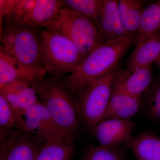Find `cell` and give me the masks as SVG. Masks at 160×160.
Listing matches in <instances>:
<instances>
[{
  "label": "cell",
  "mask_w": 160,
  "mask_h": 160,
  "mask_svg": "<svg viewBox=\"0 0 160 160\" xmlns=\"http://www.w3.org/2000/svg\"><path fill=\"white\" fill-rule=\"evenodd\" d=\"M134 44L133 38L124 37L101 44L87 56L73 72L62 78L75 95L117 68L121 59Z\"/></svg>",
  "instance_id": "obj_1"
},
{
  "label": "cell",
  "mask_w": 160,
  "mask_h": 160,
  "mask_svg": "<svg viewBox=\"0 0 160 160\" xmlns=\"http://www.w3.org/2000/svg\"><path fill=\"white\" fill-rule=\"evenodd\" d=\"M32 86L39 101L46 107L56 124L65 134L75 140L82 123L75 95L62 78L50 76Z\"/></svg>",
  "instance_id": "obj_2"
},
{
  "label": "cell",
  "mask_w": 160,
  "mask_h": 160,
  "mask_svg": "<svg viewBox=\"0 0 160 160\" xmlns=\"http://www.w3.org/2000/svg\"><path fill=\"white\" fill-rule=\"evenodd\" d=\"M0 50L24 66L44 68L41 29L16 24H3Z\"/></svg>",
  "instance_id": "obj_3"
},
{
  "label": "cell",
  "mask_w": 160,
  "mask_h": 160,
  "mask_svg": "<svg viewBox=\"0 0 160 160\" xmlns=\"http://www.w3.org/2000/svg\"><path fill=\"white\" fill-rule=\"evenodd\" d=\"M41 28L68 38L86 56L103 43L97 26L92 21L63 6Z\"/></svg>",
  "instance_id": "obj_4"
},
{
  "label": "cell",
  "mask_w": 160,
  "mask_h": 160,
  "mask_svg": "<svg viewBox=\"0 0 160 160\" xmlns=\"http://www.w3.org/2000/svg\"><path fill=\"white\" fill-rule=\"evenodd\" d=\"M41 36L43 66L51 77L63 78L72 73L87 57L63 36L41 28Z\"/></svg>",
  "instance_id": "obj_5"
},
{
  "label": "cell",
  "mask_w": 160,
  "mask_h": 160,
  "mask_svg": "<svg viewBox=\"0 0 160 160\" xmlns=\"http://www.w3.org/2000/svg\"><path fill=\"white\" fill-rule=\"evenodd\" d=\"M117 68L75 95L81 123L91 132L105 118Z\"/></svg>",
  "instance_id": "obj_6"
},
{
  "label": "cell",
  "mask_w": 160,
  "mask_h": 160,
  "mask_svg": "<svg viewBox=\"0 0 160 160\" xmlns=\"http://www.w3.org/2000/svg\"><path fill=\"white\" fill-rule=\"evenodd\" d=\"M16 128L20 131L33 134L43 142L61 138L75 140L60 129L39 101L24 112L17 122Z\"/></svg>",
  "instance_id": "obj_7"
},
{
  "label": "cell",
  "mask_w": 160,
  "mask_h": 160,
  "mask_svg": "<svg viewBox=\"0 0 160 160\" xmlns=\"http://www.w3.org/2000/svg\"><path fill=\"white\" fill-rule=\"evenodd\" d=\"M135 124L130 119L109 118L103 120L92 132L99 145L110 148H118L129 143Z\"/></svg>",
  "instance_id": "obj_8"
},
{
  "label": "cell",
  "mask_w": 160,
  "mask_h": 160,
  "mask_svg": "<svg viewBox=\"0 0 160 160\" xmlns=\"http://www.w3.org/2000/svg\"><path fill=\"white\" fill-rule=\"evenodd\" d=\"M46 73L44 68L24 66L0 50V86L17 81L32 85L44 80Z\"/></svg>",
  "instance_id": "obj_9"
},
{
  "label": "cell",
  "mask_w": 160,
  "mask_h": 160,
  "mask_svg": "<svg viewBox=\"0 0 160 160\" xmlns=\"http://www.w3.org/2000/svg\"><path fill=\"white\" fill-rule=\"evenodd\" d=\"M116 0H99L97 26L102 42L129 37L119 16Z\"/></svg>",
  "instance_id": "obj_10"
},
{
  "label": "cell",
  "mask_w": 160,
  "mask_h": 160,
  "mask_svg": "<svg viewBox=\"0 0 160 160\" xmlns=\"http://www.w3.org/2000/svg\"><path fill=\"white\" fill-rule=\"evenodd\" d=\"M45 142L20 131L11 142L0 147V160H35Z\"/></svg>",
  "instance_id": "obj_11"
},
{
  "label": "cell",
  "mask_w": 160,
  "mask_h": 160,
  "mask_svg": "<svg viewBox=\"0 0 160 160\" xmlns=\"http://www.w3.org/2000/svg\"><path fill=\"white\" fill-rule=\"evenodd\" d=\"M152 66L130 72L128 70H116L114 82L132 96L140 99L152 82Z\"/></svg>",
  "instance_id": "obj_12"
},
{
  "label": "cell",
  "mask_w": 160,
  "mask_h": 160,
  "mask_svg": "<svg viewBox=\"0 0 160 160\" xmlns=\"http://www.w3.org/2000/svg\"><path fill=\"white\" fill-rule=\"evenodd\" d=\"M141 99L128 94L113 82L105 118L130 119L140 110Z\"/></svg>",
  "instance_id": "obj_13"
},
{
  "label": "cell",
  "mask_w": 160,
  "mask_h": 160,
  "mask_svg": "<svg viewBox=\"0 0 160 160\" xmlns=\"http://www.w3.org/2000/svg\"><path fill=\"white\" fill-rule=\"evenodd\" d=\"M160 53V34L146 38L137 45L129 57L128 69L130 72L152 66Z\"/></svg>",
  "instance_id": "obj_14"
},
{
  "label": "cell",
  "mask_w": 160,
  "mask_h": 160,
  "mask_svg": "<svg viewBox=\"0 0 160 160\" xmlns=\"http://www.w3.org/2000/svg\"><path fill=\"white\" fill-rule=\"evenodd\" d=\"M144 1L120 0L118 2L119 16L123 28L129 37L134 38L139 29Z\"/></svg>",
  "instance_id": "obj_15"
},
{
  "label": "cell",
  "mask_w": 160,
  "mask_h": 160,
  "mask_svg": "<svg viewBox=\"0 0 160 160\" xmlns=\"http://www.w3.org/2000/svg\"><path fill=\"white\" fill-rule=\"evenodd\" d=\"M63 6L62 1L60 0H36L33 8L21 25L35 29L41 28L54 18Z\"/></svg>",
  "instance_id": "obj_16"
},
{
  "label": "cell",
  "mask_w": 160,
  "mask_h": 160,
  "mask_svg": "<svg viewBox=\"0 0 160 160\" xmlns=\"http://www.w3.org/2000/svg\"><path fill=\"white\" fill-rule=\"evenodd\" d=\"M128 145L138 160H160V138L148 132L132 136Z\"/></svg>",
  "instance_id": "obj_17"
},
{
  "label": "cell",
  "mask_w": 160,
  "mask_h": 160,
  "mask_svg": "<svg viewBox=\"0 0 160 160\" xmlns=\"http://www.w3.org/2000/svg\"><path fill=\"white\" fill-rule=\"evenodd\" d=\"M35 2L36 0H0L1 25H21Z\"/></svg>",
  "instance_id": "obj_18"
},
{
  "label": "cell",
  "mask_w": 160,
  "mask_h": 160,
  "mask_svg": "<svg viewBox=\"0 0 160 160\" xmlns=\"http://www.w3.org/2000/svg\"><path fill=\"white\" fill-rule=\"evenodd\" d=\"M75 140L56 139L47 141L35 160H72L75 153Z\"/></svg>",
  "instance_id": "obj_19"
},
{
  "label": "cell",
  "mask_w": 160,
  "mask_h": 160,
  "mask_svg": "<svg viewBox=\"0 0 160 160\" xmlns=\"http://www.w3.org/2000/svg\"><path fill=\"white\" fill-rule=\"evenodd\" d=\"M160 34V1L149 5L143 12L138 34L133 38L134 44Z\"/></svg>",
  "instance_id": "obj_20"
},
{
  "label": "cell",
  "mask_w": 160,
  "mask_h": 160,
  "mask_svg": "<svg viewBox=\"0 0 160 160\" xmlns=\"http://www.w3.org/2000/svg\"><path fill=\"white\" fill-rule=\"evenodd\" d=\"M4 97L11 106L17 122L27 109L39 101L37 93L32 85L17 94Z\"/></svg>",
  "instance_id": "obj_21"
},
{
  "label": "cell",
  "mask_w": 160,
  "mask_h": 160,
  "mask_svg": "<svg viewBox=\"0 0 160 160\" xmlns=\"http://www.w3.org/2000/svg\"><path fill=\"white\" fill-rule=\"evenodd\" d=\"M99 0H63V6L97 25Z\"/></svg>",
  "instance_id": "obj_22"
},
{
  "label": "cell",
  "mask_w": 160,
  "mask_h": 160,
  "mask_svg": "<svg viewBox=\"0 0 160 160\" xmlns=\"http://www.w3.org/2000/svg\"><path fill=\"white\" fill-rule=\"evenodd\" d=\"M146 92V111L152 118L160 121V77L152 82Z\"/></svg>",
  "instance_id": "obj_23"
},
{
  "label": "cell",
  "mask_w": 160,
  "mask_h": 160,
  "mask_svg": "<svg viewBox=\"0 0 160 160\" xmlns=\"http://www.w3.org/2000/svg\"><path fill=\"white\" fill-rule=\"evenodd\" d=\"M84 160H124V156L118 148L92 146L86 150Z\"/></svg>",
  "instance_id": "obj_24"
},
{
  "label": "cell",
  "mask_w": 160,
  "mask_h": 160,
  "mask_svg": "<svg viewBox=\"0 0 160 160\" xmlns=\"http://www.w3.org/2000/svg\"><path fill=\"white\" fill-rule=\"evenodd\" d=\"M17 120L14 112L7 100L0 94V127L13 128Z\"/></svg>",
  "instance_id": "obj_25"
},
{
  "label": "cell",
  "mask_w": 160,
  "mask_h": 160,
  "mask_svg": "<svg viewBox=\"0 0 160 160\" xmlns=\"http://www.w3.org/2000/svg\"><path fill=\"white\" fill-rule=\"evenodd\" d=\"M154 63L160 68V53L158 56L157 58L155 61Z\"/></svg>",
  "instance_id": "obj_26"
}]
</instances>
